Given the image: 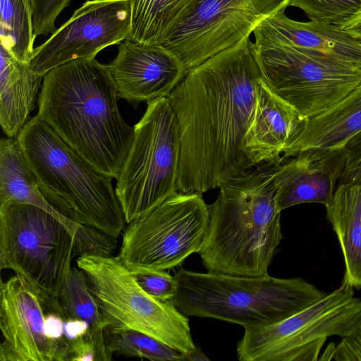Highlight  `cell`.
<instances>
[{"instance_id": "obj_25", "label": "cell", "mask_w": 361, "mask_h": 361, "mask_svg": "<svg viewBox=\"0 0 361 361\" xmlns=\"http://www.w3.org/2000/svg\"><path fill=\"white\" fill-rule=\"evenodd\" d=\"M35 38L31 0H0V44L18 60L30 63Z\"/></svg>"}, {"instance_id": "obj_33", "label": "cell", "mask_w": 361, "mask_h": 361, "mask_svg": "<svg viewBox=\"0 0 361 361\" xmlns=\"http://www.w3.org/2000/svg\"><path fill=\"white\" fill-rule=\"evenodd\" d=\"M90 329V325L79 319H67L64 323L65 336L68 343L85 335Z\"/></svg>"}, {"instance_id": "obj_29", "label": "cell", "mask_w": 361, "mask_h": 361, "mask_svg": "<svg viewBox=\"0 0 361 361\" xmlns=\"http://www.w3.org/2000/svg\"><path fill=\"white\" fill-rule=\"evenodd\" d=\"M131 272L139 286L149 295L163 301L174 297L176 281L174 276L166 271L145 269Z\"/></svg>"}, {"instance_id": "obj_1", "label": "cell", "mask_w": 361, "mask_h": 361, "mask_svg": "<svg viewBox=\"0 0 361 361\" xmlns=\"http://www.w3.org/2000/svg\"><path fill=\"white\" fill-rule=\"evenodd\" d=\"M251 43L190 69L168 97L180 132L178 192L202 195L253 167L243 146L261 78Z\"/></svg>"}, {"instance_id": "obj_28", "label": "cell", "mask_w": 361, "mask_h": 361, "mask_svg": "<svg viewBox=\"0 0 361 361\" xmlns=\"http://www.w3.org/2000/svg\"><path fill=\"white\" fill-rule=\"evenodd\" d=\"M68 360L109 361L112 359L107 350L104 331L92 333L90 329L83 336L68 342Z\"/></svg>"}, {"instance_id": "obj_31", "label": "cell", "mask_w": 361, "mask_h": 361, "mask_svg": "<svg viewBox=\"0 0 361 361\" xmlns=\"http://www.w3.org/2000/svg\"><path fill=\"white\" fill-rule=\"evenodd\" d=\"M345 162L338 185L361 183V131L343 147Z\"/></svg>"}, {"instance_id": "obj_27", "label": "cell", "mask_w": 361, "mask_h": 361, "mask_svg": "<svg viewBox=\"0 0 361 361\" xmlns=\"http://www.w3.org/2000/svg\"><path fill=\"white\" fill-rule=\"evenodd\" d=\"M289 6L303 11L311 21L337 26L361 11V0H290Z\"/></svg>"}, {"instance_id": "obj_16", "label": "cell", "mask_w": 361, "mask_h": 361, "mask_svg": "<svg viewBox=\"0 0 361 361\" xmlns=\"http://www.w3.org/2000/svg\"><path fill=\"white\" fill-rule=\"evenodd\" d=\"M345 162L343 147L310 149L276 166L274 181L279 209L303 203L326 206L334 196Z\"/></svg>"}, {"instance_id": "obj_26", "label": "cell", "mask_w": 361, "mask_h": 361, "mask_svg": "<svg viewBox=\"0 0 361 361\" xmlns=\"http://www.w3.org/2000/svg\"><path fill=\"white\" fill-rule=\"evenodd\" d=\"M107 350L111 355L140 357L152 361H185L186 355L145 333L108 326L104 329Z\"/></svg>"}, {"instance_id": "obj_17", "label": "cell", "mask_w": 361, "mask_h": 361, "mask_svg": "<svg viewBox=\"0 0 361 361\" xmlns=\"http://www.w3.org/2000/svg\"><path fill=\"white\" fill-rule=\"evenodd\" d=\"M281 10L264 20L254 30V42L281 45L361 68V42L335 25L300 22Z\"/></svg>"}, {"instance_id": "obj_9", "label": "cell", "mask_w": 361, "mask_h": 361, "mask_svg": "<svg viewBox=\"0 0 361 361\" xmlns=\"http://www.w3.org/2000/svg\"><path fill=\"white\" fill-rule=\"evenodd\" d=\"M75 237L47 211L27 204L0 207V268L56 298L70 274Z\"/></svg>"}, {"instance_id": "obj_21", "label": "cell", "mask_w": 361, "mask_h": 361, "mask_svg": "<svg viewBox=\"0 0 361 361\" xmlns=\"http://www.w3.org/2000/svg\"><path fill=\"white\" fill-rule=\"evenodd\" d=\"M11 204H27L47 211L75 238L84 226L63 216L48 202L17 138L7 137L0 141V207Z\"/></svg>"}, {"instance_id": "obj_2", "label": "cell", "mask_w": 361, "mask_h": 361, "mask_svg": "<svg viewBox=\"0 0 361 361\" xmlns=\"http://www.w3.org/2000/svg\"><path fill=\"white\" fill-rule=\"evenodd\" d=\"M118 99L106 64L77 59L44 75L37 114L93 166L116 178L134 135Z\"/></svg>"}, {"instance_id": "obj_18", "label": "cell", "mask_w": 361, "mask_h": 361, "mask_svg": "<svg viewBox=\"0 0 361 361\" xmlns=\"http://www.w3.org/2000/svg\"><path fill=\"white\" fill-rule=\"evenodd\" d=\"M306 121L275 95L261 78L254 114L243 140L252 166L281 164L286 149L302 131Z\"/></svg>"}, {"instance_id": "obj_20", "label": "cell", "mask_w": 361, "mask_h": 361, "mask_svg": "<svg viewBox=\"0 0 361 361\" xmlns=\"http://www.w3.org/2000/svg\"><path fill=\"white\" fill-rule=\"evenodd\" d=\"M0 61V124L8 137L16 138L30 120L44 75L1 44Z\"/></svg>"}, {"instance_id": "obj_34", "label": "cell", "mask_w": 361, "mask_h": 361, "mask_svg": "<svg viewBox=\"0 0 361 361\" xmlns=\"http://www.w3.org/2000/svg\"><path fill=\"white\" fill-rule=\"evenodd\" d=\"M336 27L346 32L361 42V11Z\"/></svg>"}, {"instance_id": "obj_36", "label": "cell", "mask_w": 361, "mask_h": 361, "mask_svg": "<svg viewBox=\"0 0 361 361\" xmlns=\"http://www.w3.org/2000/svg\"><path fill=\"white\" fill-rule=\"evenodd\" d=\"M208 360L207 357L201 352L200 350L197 348L192 353L187 356V360Z\"/></svg>"}, {"instance_id": "obj_12", "label": "cell", "mask_w": 361, "mask_h": 361, "mask_svg": "<svg viewBox=\"0 0 361 361\" xmlns=\"http://www.w3.org/2000/svg\"><path fill=\"white\" fill-rule=\"evenodd\" d=\"M290 0H199L163 45L186 71L250 38L266 18Z\"/></svg>"}, {"instance_id": "obj_32", "label": "cell", "mask_w": 361, "mask_h": 361, "mask_svg": "<svg viewBox=\"0 0 361 361\" xmlns=\"http://www.w3.org/2000/svg\"><path fill=\"white\" fill-rule=\"evenodd\" d=\"M333 360L336 361H361V326L350 334L342 337L335 345Z\"/></svg>"}, {"instance_id": "obj_23", "label": "cell", "mask_w": 361, "mask_h": 361, "mask_svg": "<svg viewBox=\"0 0 361 361\" xmlns=\"http://www.w3.org/2000/svg\"><path fill=\"white\" fill-rule=\"evenodd\" d=\"M131 39L164 45L191 13L199 0H129Z\"/></svg>"}, {"instance_id": "obj_30", "label": "cell", "mask_w": 361, "mask_h": 361, "mask_svg": "<svg viewBox=\"0 0 361 361\" xmlns=\"http://www.w3.org/2000/svg\"><path fill=\"white\" fill-rule=\"evenodd\" d=\"M71 0H31L34 35H47L56 30L55 22Z\"/></svg>"}, {"instance_id": "obj_35", "label": "cell", "mask_w": 361, "mask_h": 361, "mask_svg": "<svg viewBox=\"0 0 361 361\" xmlns=\"http://www.w3.org/2000/svg\"><path fill=\"white\" fill-rule=\"evenodd\" d=\"M334 343H330V345L327 347V348L324 350L321 357L319 358V360H333L334 349H335Z\"/></svg>"}, {"instance_id": "obj_5", "label": "cell", "mask_w": 361, "mask_h": 361, "mask_svg": "<svg viewBox=\"0 0 361 361\" xmlns=\"http://www.w3.org/2000/svg\"><path fill=\"white\" fill-rule=\"evenodd\" d=\"M170 300L186 316L212 318L244 328L281 321L326 293L301 278L242 276L180 269Z\"/></svg>"}, {"instance_id": "obj_15", "label": "cell", "mask_w": 361, "mask_h": 361, "mask_svg": "<svg viewBox=\"0 0 361 361\" xmlns=\"http://www.w3.org/2000/svg\"><path fill=\"white\" fill-rule=\"evenodd\" d=\"M116 58L106 64L118 98L137 104L168 97L187 71L163 45L126 39Z\"/></svg>"}, {"instance_id": "obj_4", "label": "cell", "mask_w": 361, "mask_h": 361, "mask_svg": "<svg viewBox=\"0 0 361 361\" xmlns=\"http://www.w3.org/2000/svg\"><path fill=\"white\" fill-rule=\"evenodd\" d=\"M48 202L61 214L81 226L117 239L127 224L112 185L101 171L38 114L16 137Z\"/></svg>"}, {"instance_id": "obj_6", "label": "cell", "mask_w": 361, "mask_h": 361, "mask_svg": "<svg viewBox=\"0 0 361 361\" xmlns=\"http://www.w3.org/2000/svg\"><path fill=\"white\" fill-rule=\"evenodd\" d=\"M116 179V192L127 224L176 191L180 140L168 97L147 102Z\"/></svg>"}, {"instance_id": "obj_8", "label": "cell", "mask_w": 361, "mask_h": 361, "mask_svg": "<svg viewBox=\"0 0 361 361\" xmlns=\"http://www.w3.org/2000/svg\"><path fill=\"white\" fill-rule=\"evenodd\" d=\"M361 326V299L341 286L275 323L244 328L236 353L240 361H314L331 336L345 337Z\"/></svg>"}, {"instance_id": "obj_24", "label": "cell", "mask_w": 361, "mask_h": 361, "mask_svg": "<svg viewBox=\"0 0 361 361\" xmlns=\"http://www.w3.org/2000/svg\"><path fill=\"white\" fill-rule=\"evenodd\" d=\"M56 307L64 321L79 319L86 322L93 332L104 331L110 325L90 290L85 272L78 267L71 268L56 297Z\"/></svg>"}, {"instance_id": "obj_11", "label": "cell", "mask_w": 361, "mask_h": 361, "mask_svg": "<svg viewBox=\"0 0 361 361\" xmlns=\"http://www.w3.org/2000/svg\"><path fill=\"white\" fill-rule=\"evenodd\" d=\"M261 78L303 118L330 108L361 83V68L281 45L252 42Z\"/></svg>"}, {"instance_id": "obj_19", "label": "cell", "mask_w": 361, "mask_h": 361, "mask_svg": "<svg viewBox=\"0 0 361 361\" xmlns=\"http://www.w3.org/2000/svg\"><path fill=\"white\" fill-rule=\"evenodd\" d=\"M361 131V83L334 105L306 121L283 159L310 149H337Z\"/></svg>"}, {"instance_id": "obj_14", "label": "cell", "mask_w": 361, "mask_h": 361, "mask_svg": "<svg viewBox=\"0 0 361 361\" xmlns=\"http://www.w3.org/2000/svg\"><path fill=\"white\" fill-rule=\"evenodd\" d=\"M44 299L21 276L0 285V361H68V345L46 334Z\"/></svg>"}, {"instance_id": "obj_22", "label": "cell", "mask_w": 361, "mask_h": 361, "mask_svg": "<svg viewBox=\"0 0 361 361\" xmlns=\"http://www.w3.org/2000/svg\"><path fill=\"white\" fill-rule=\"evenodd\" d=\"M338 240L345 265L342 283L361 288V183L337 185L324 206Z\"/></svg>"}, {"instance_id": "obj_13", "label": "cell", "mask_w": 361, "mask_h": 361, "mask_svg": "<svg viewBox=\"0 0 361 361\" xmlns=\"http://www.w3.org/2000/svg\"><path fill=\"white\" fill-rule=\"evenodd\" d=\"M131 39L129 0H87L34 49L30 65L44 75L77 59L95 58L104 48Z\"/></svg>"}, {"instance_id": "obj_3", "label": "cell", "mask_w": 361, "mask_h": 361, "mask_svg": "<svg viewBox=\"0 0 361 361\" xmlns=\"http://www.w3.org/2000/svg\"><path fill=\"white\" fill-rule=\"evenodd\" d=\"M253 167L221 186L209 206L208 228L198 252L208 271L269 274L283 238L274 181L276 166Z\"/></svg>"}, {"instance_id": "obj_10", "label": "cell", "mask_w": 361, "mask_h": 361, "mask_svg": "<svg viewBox=\"0 0 361 361\" xmlns=\"http://www.w3.org/2000/svg\"><path fill=\"white\" fill-rule=\"evenodd\" d=\"M209 220L201 195L176 192L128 224L118 257L130 271L176 267L199 252Z\"/></svg>"}, {"instance_id": "obj_7", "label": "cell", "mask_w": 361, "mask_h": 361, "mask_svg": "<svg viewBox=\"0 0 361 361\" xmlns=\"http://www.w3.org/2000/svg\"><path fill=\"white\" fill-rule=\"evenodd\" d=\"M110 325L145 333L187 356L195 350L189 319L170 301L154 298L118 256L85 254L76 259Z\"/></svg>"}]
</instances>
